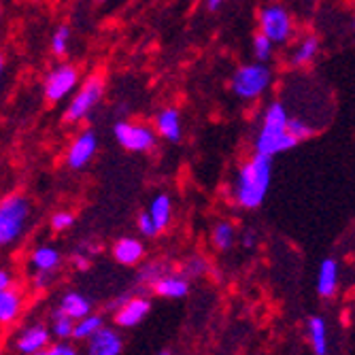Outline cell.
Listing matches in <instances>:
<instances>
[{"mask_svg":"<svg viewBox=\"0 0 355 355\" xmlns=\"http://www.w3.org/2000/svg\"><path fill=\"white\" fill-rule=\"evenodd\" d=\"M149 313V302L143 300V298H128L119 309H117V315H115V321L117 326H123V328H132L137 324H141L143 317Z\"/></svg>","mask_w":355,"mask_h":355,"instance_id":"9c48e42d","label":"cell"},{"mask_svg":"<svg viewBox=\"0 0 355 355\" xmlns=\"http://www.w3.org/2000/svg\"><path fill=\"white\" fill-rule=\"evenodd\" d=\"M69 28L67 26H62V28H58L55 30V35H53V39H51V49H53V53L55 55H64L67 53V47H69Z\"/></svg>","mask_w":355,"mask_h":355,"instance_id":"d4e9b609","label":"cell"},{"mask_svg":"<svg viewBox=\"0 0 355 355\" xmlns=\"http://www.w3.org/2000/svg\"><path fill=\"white\" fill-rule=\"evenodd\" d=\"M221 3H223V0H209L207 5H209V9H211V11H215V9H219V7H221Z\"/></svg>","mask_w":355,"mask_h":355,"instance_id":"836d02e7","label":"cell"},{"mask_svg":"<svg viewBox=\"0 0 355 355\" xmlns=\"http://www.w3.org/2000/svg\"><path fill=\"white\" fill-rule=\"evenodd\" d=\"M309 334H311V343L317 355H324L328 351V338H326V321L321 317H313L309 321Z\"/></svg>","mask_w":355,"mask_h":355,"instance_id":"ac0fdd59","label":"cell"},{"mask_svg":"<svg viewBox=\"0 0 355 355\" xmlns=\"http://www.w3.org/2000/svg\"><path fill=\"white\" fill-rule=\"evenodd\" d=\"M113 255L119 264H135L143 257V245L137 239H121L113 247Z\"/></svg>","mask_w":355,"mask_h":355,"instance_id":"5bb4252c","label":"cell"},{"mask_svg":"<svg viewBox=\"0 0 355 355\" xmlns=\"http://www.w3.org/2000/svg\"><path fill=\"white\" fill-rule=\"evenodd\" d=\"M103 328V319L101 317H92V315H85V317H81L79 319V324L75 326V332H73V336L75 338H92L96 332H98Z\"/></svg>","mask_w":355,"mask_h":355,"instance_id":"7402d4cb","label":"cell"},{"mask_svg":"<svg viewBox=\"0 0 355 355\" xmlns=\"http://www.w3.org/2000/svg\"><path fill=\"white\" fill-rule=\"evenodd\" d=\"M75 85H77V71L69 67V64H64V67H58L53 73H49V77L45 79V96L51 103H58Z\"/></svg>","mask_w":355,"mask_h":355,"instance_id":"ba28073f","label":"cell"},{"mask_svg":"<svg viewBox=\"0 0 355 355\" xmlns=\"http://www.w3.org/2000/svg\"><path fill=\"white\" fill-rule=\"evenodd\" d=\"M157 130L164 139L177 143L181 137V123H179V113L175 109H166L157 115Z\"/></svg>","mask_w":355,"mask_h":355,"instance_id":"9a60e30c","label":"cell"},{"mask_svg":"<svg viewBox=\"0 0 355 355\" xmlns=\"http://www.w3.org/2000/svg\"><path fill=\"white\" fill-rule=\"evenodd\" d=\"M51 225L55 230H64V228H69V225H73V215L71 213H58L53 215L51 219Z\"/></svg>","mask_w":355,"mask_h":355,"instance_id":"f546056e","label":"cell"},{"mask_svg":"<svg viewBox=\"0 0 355 355\" xmlns=\"http://www.w3.org/2000/svg\"><path fill=\"white\" fill-rule=\"evenodd\" d=\"M28 211L30 205L21 196H9L3 200L0 205V243L9 245L21 234Z\"/></svg>","mask_w":355,"mask_h":355,"instance_id":"3957f363","label":"cell"},{"mask_svg":"<svg viewBox=\"0 0 355 355\" xmlns=\"http://www.w3.org/2000/svg\"><path fill=\"white\" fill-rule=\"evenodd\" d=\"M62 309L73 319H81L89 313V302L81 294H67L62 300Z\"/></svg>","mask_w":355,"mask_h":355,"instance_id":"44dd1931","label":"cell"},{"mask_svg":"<svg viewBox=\"0 0 355 355\" xmlns=\"http://www.w3.org/2000/svg\"><path fill=\"white\" fill-rule=\"evenodd\" d=\"M149 215L155 223L157 232L164 230L168 225V219H171V198L168 196H157L153 198L151 207H149Z\"/></svg>","mask_w":355,"mask_h":355,"instance_id":"e0dca14e","label":"cell"},{"mask_svg":"<svg viewBox=\"0 0 355 355\" xmlns=\"http://www.w3.org/2000/svg\"><path fill=\"white\" fill-rule=\"evenodd\" d=\"M47 353L49 355H75V349L73 347H67V345H60V347H51Z\"/></svg>","mask_w":355,"mask_h":355,"instance_id":"4dcf8cb0","label":"cell"},{"mask_svg":"<svg viewBox=\"0 0 355 355\" xmlns=\"http://www.w3.org/2000/svg\"><path fill=\"white\" fill-rule=\"evenodd\" d=\"M300 143V139H296L292 132H289V117L285 113V109L281 105H272L266 115H264V125L260 130V137H257V153L264 155H277L281 151L292 149Z\"/></svg>","mask_w":355,"mask_h":355,"instance_id":"7a4b0ae2","label":"cell"},{"mask_svg":"<svg viewBox=\"0 0 355 355\" xmlns=\"http://www.w3.org/2000/svg\"><path fill=\"white\" fill-rule=\"evenodd\" d=\"M7 285H9V272H0V289H7Z\"/></svg>","mask_w":355,"mask_h":355,"instance_id":"1f68e13d","label":"cell"},{"mask_svg":"<svg viewBox=\"0 0 355 355\" xmlns=\"http://www.w3.org/2000/svg\"><path fill=\"white\" fill-rule=\"evenodd\" d=\"M317 41L315 39H306L300 47H298V51H296V55H294V62L296 64H304V62H309L315 53H317Z\"/></svg>","mask_w":355,"mask_h":355,"instance_id":"4316f807","label":"cell"},{"mask_svg":"<svg viewBox=\"0 0 355 355\" xmlns=\"http://www.w3.org/2000/svg\"><path fill=\"white\" fill-rule=\"evenodd\" d=\"M119 351H121V338L117 336L115 330L101 328L92 336L89 353H94V355H117Z\"/></svg>","mask_w":355,"mask_h":355,"instance_id":"8fae6325","label":"cell"},{"mask_svg":"<svg viewBox=\"0 0 355 355\" xmlns=\"http://www.w3.org/2000/svg\"><path fill=\"white\" fill-rule=\"evenodd\" d=\"M336 283H338V266L334 260H324L319 266V279H317V292L324 296V298H330L336 289Z\"/></svg>","mask_w":355,"mask_h":355,"instance_id":"7c38bea8","label":"cell"},{"mask_svg":"<svg viewBox=\"0 0 355 355\" xmlns=\"http://www.w3.org/2000/svg\"><path fill=\"white\" fill-rule=\"evenodd\" d=\"M262 32L272 43H283L289 32H292V21L283 7H268L262 11Z\"/></svg>","mask_w":355,"mask_h":355,"instance_id":"52a82bcc","label":"cell"},{"mask_svg":"<svg viewBox=\"0 0 355 355\" xmlns=\"http://www.w3.org/2000/svg\"><path fill=\"white\" fill-rule=\"evenodd\" d=\"M115 139L130 151H147L155 143V137L149 128L123 123V121L115 125Z\"/></svg>","mask_w":355,"mask_h":355,"instance_id":"8992f818","label":"cell"},{"mask_svg":"<svg viewBox=\"0 0 355 355\" xmlns=\"http://www.w3.org/2000/svg\"><path fill=\"white\" fill-rule=\"evenodd\" d=\"M243 241H245V247H253V241H255V234H253V232H247Z\"/></svg>","mask_w":355,"mask_h":355,"instance_id":"d6a6232c","label":"cell"},{"mask_svg":"<svg viewBox=\"0 0 355 355\" xmlns=\"http://www.w3.org/2000/svg\"><path fill=\"white\" fill-rule=\"evenodd\" d=\"M101 94H103V81L98 77H89L83 87L79 89V94L73 98L71 107L64 113V121H77L81 117H85L89 113V109L101 101Z\"/></svg>","mask_w":355,"mask_h":355,"instance_id":"5b68a950","label":"cell"},{"mask_svg":"<svg viewBox=\"0 0 355 355\" xmlns=\"http://www.w3.org/2000/svg\"><path fill=\"white\" fill-rule=\"evenodd\" d=\"M49 340V332L43 326H35L21 334V338L17 340V349L21 353H37L41 351Z\"/></svg>","mask_w":355,"mask_h":355,"instance_id":"4fadbf2b","label":"cell"},{"mask_svg":"<svg viewBox=\"0 0 355 355\" xmlns=\"http://www.w3.org/2000/svg\"><path fill=\"white\" fill-rule=\"evenodd\" d=\"M139 228H141V232H143L145 236H153V234H157V228H155V223H153V219H151L149 211H147V213H143V215L139 217Z\"/></svg>","mask_w":355,"mask_h":355,"instance_id":"83f0119b","label":"cell"},{"mask_svg":"<svg viewBox=\"0 0 355 355\" xmlns=\"http://www.w3.org/2000/svg\"><path fill=\"white\" fill-rule=\"evenodd\" d=\"M155 292L166 298H183L187 294V283L177 277H162L155 281Z\"/></svg>","mask_w":355,"mask_h":355,"instance_id":"2e32d148","label":"cell"},{"mask_svg":"<svg viewBox=\"0 0 355 355\" xmlns=\"http://www.w3.org/2000/svg\"><path fill=\"white\" fill-rule=\"evenodd\" d=\"M19 311V296L15 292H9V289H0V319L5 321H11L15 319Z\"/></svg>","mask_w":355,"mask_h":355,"instance_id":"ffe728a7","label":"cell"},{"mask_svg":"<svg viewBox=\"0 0 355 355\" xmlns=\"http://www.w3.org/2000/svg\"><path fill=\"white\" fill-rule=\"evenodd\" d=\"M94 151H96V137L92 132L81 135L69 151V166L71 168L85 166L89 162V157L94 155Z\"/></svg>","mask_w":355,"mask_h":355,"instance_id":"30bf717a","label":"cell"},{"mask_svg":"<svg viewBox=\"0 0 355 355\" xmlns=\"http://www.w3.org/2000/svg\"><path fill=\"white\" fill-rule=\"evenodd\" d=\"M270 83V71L262 64H249V67H243L239 73H234L232 79V89L239 98H255L260 96Z\"/></svg>","mask_w":355,"mask_h":355,"instance_id":"277c9868","label":"cell"},{"mask_svg":"<svg viewBox=\"0 0 355 355\" xmlns=\"http://www.w3.org/2000/svg\"><path fill=\"white\" fill-rule=\"evenodd\" d=\"M73 332H75L73 317L67 315V311H64V309L58 311L55 317H53V334L58 338H69V336H73Z\"/></svg>","mask_w":355,"mask_h":355,"instance_id":"603a6c76","label":"cell"},{"mask_svg":"<svg viewBox=\"0 0 355 355\" xmlns=\"http://www.w3.org/2000/svg\"><path fill=\"white\" fill-rule=\"evenodd\" d=\"M234 239V230L230 223H217L215 230H213V243L217 249H228L232 245Z\"/></svg>","mask_w":355,"mask_h":355,"instance_id":"cb8c5ba5","label":"cell"},{"mask_svg":"<svg viewBox=\"0 0 355 355\" xmlns=\"http://www.w3.org/2000/svg\"><path fill=\"white\" fill-rule=\"evenodd\" d=\"M58 262H60V253L51 247H41L32 253V264L43 272H49L51 268H55Z\"/></svg>","mask_w":355,"mask_h":355,"instance_id":"d6986e66","label":"cell"},{"mask_svg":"<svg viewBox=\"0 0 355 355\" xmlns=\"http://www.w3.org/2000/svg\"><path fill=\"white\" fill-rule=\"evenodd\" d=\"M253 51H255V55L260 58V60H268L270 58V51H272V41L264 35H257L255 37V41H253Z\"/></svg>","mask_w":355,"mask_h":355,"instance_id":"484cf974","label":"cell"},{"mask_svg":"<svg viewBox=\"0 0 355 355\" xmlns=\"http://www.w3.org/2000/svg\"><path fill=\"white\" fill-rule=\"evenodd\" d=\"M98 3H105V0H98Z\"/></svg>","mask_w":355,"mask_h":355,"instance_id":"e575fe53","label":"cell"},{"mask_svg":"<svg viewBox=\"0 0 355 355\" xmlns=\"http://www.w3.org/2000/svg\"><path fill=\"white\" fill-rule=\"evenodd\" d=\"M272 177V157L257 153L243 166L236 185V198L245 209H257L264 198Z\"/></svg>","mask_w":355,"mask_h":355,"instance_id":"6da1fadb","label":"cell"},{"mask_svg":"<svg viewBox=\"0 0 355 355\" xmlns=\"http://www.w3.org/2000/svg\"><path fill=\"white\" fill-rule=\"evenodd\" d=\"M289 132H292L296 139H306L309 135H311V130H309V128L302 123V121H298V119H289Z\"/></svg>","mask_w":355,"mask_h":355,"instance_id":"f1b7e54d","label":"cell"}]
</instances>
